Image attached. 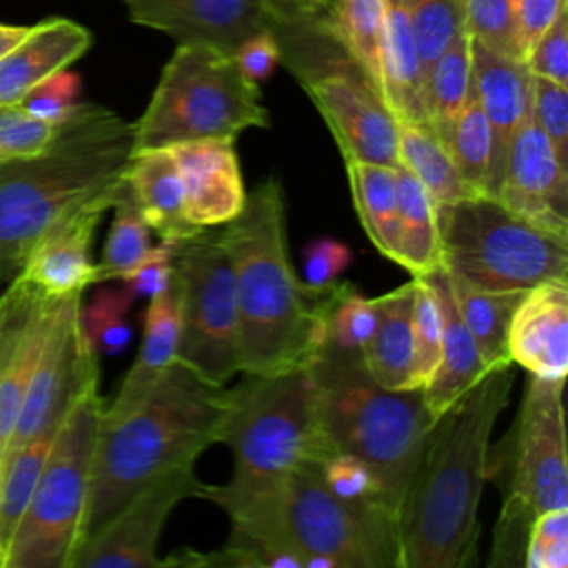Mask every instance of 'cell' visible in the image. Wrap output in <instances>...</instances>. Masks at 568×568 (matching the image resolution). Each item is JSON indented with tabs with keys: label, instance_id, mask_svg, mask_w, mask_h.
Listing matches in <instances>:
<instances>
[{
	"label": "cell",
	"instance_id": "cell-1",
	"mask_svg": "<svg viewBox=\"0 0 568 568\" xmlns=\"http://www.w3.org/2000/svg\"><path fill=\"white\" fill-rule=\"evenodd\" d=\"M513 382V362L497 364L437 417L399 508V568L473 564L479 499L490 475V435Z\"/></svg>",
	"mask_w": 568,
	"mask_h": 568
},
{
	"label": "cell",
	"instance_id": "cell-2",
	"mask_svg": "<svg viewBox=\"0 0 568 568\" xmlns=\"http://www.w3.org/2000/svg\"><path fill=\"white\" fill-rule=\"evenodd\" d=\"M233 266L242 373H280L306 364L322 346L331 286L297 277L288 260L286 206L277 178L246 193L237 217L220 229Z\"/></svg>",
	"mask_w": 568,
	"mask_h": 568
},
{
	"label": "cell",
	"instance_id": "cell-3",
	"mask_svg": "<svg viewBox=\"0 0 568 568\" xmlns=\"http://www.w3.org/2000/svg\"><path fill=\"white\" fill-rule=\"evenodd\" d=\"M224 386L173 362L126 413L98 424L82 539L111 519L140 488L160 475L195 464L217 444Z\"/></svg>",
	"mask_w": 568,
	"mask_h": 568
},
{
	"label": "cell",
	"instance_id": "cell-4",
	"mask_svg": "<svg viewBox=\"0 0 568 568\" xmlns=\"http://www.w3.org/2000/svg\"><path fill=\"white\" fill-rule=\"evenodd\" d=\"M133 122L75 104L38 155L0 164V277L18 273L31 244L60 217L126 180Z\"/></svg>",
	"mask_w": 568,
	"mask_h": 568
},
{
	"label": "cell",
	"instance_id": "cell-5",
	"mask_svg": "<svg viewBox=\"0 0 568 568\" xmlns=\"http://www.w3.org/2000/svg\"><path fill=\"white\" fill-rule=\"evenodd\" d=\"M320 422L333 450L364 462L397 521L435 417L422 388L393 390L373 379L359 351L320 346L308 359Z\"/></svg>",
	"mask_w": 568,
	"mask_h": 568
},
{
	"label": "cell",
	"instance_id": "cell-6",
	"mask_svg": "<svg viewBox=\"0 0 568 568\" xmlns=\"http://www.w3.org/2000/svg\"><path fill=\"white\" fill-rule=\"evenodd\" d=\"M222 393L217 444L233 453L231 481L202 484L200 495L217 506L264 497L306 462L333 453L324 437L317 388L308 362L280 373H242Z\"/></svg>",
	"mask_w": 568,
	"mask_h": 568
},
{
	"label": "cell",
	"instance_id": "cell-7",
	"mask_svg": "<svg viewBox=\"0 0 568 568\" xmlns=\"http://www.w3.org/2000/svg\"><path fill=\"white\" fill-rule=\"evenodd\" d=\"M129 20L180 42L229 55L257 33L273 36L280 62L297 82L351 60L333 33L326 0H122Z\"/></svg>",
	"mask_w": 568,
	"mask_h": 568
},
{
	"label": "cell",
	"instance_id": "cell-8",
	"mask_svg": "<svg viewBox=\"0 0 568 568\" xmlns=\"http://www.w3.org/2000/svg\"><path fill=\"white\" fill-rule=\"evenodd\" d=\"M226 515L240 526H277L304 568H399L397 521L379 506L337 497L317 462L291 470L273 495Z\"/></svg>",
	"mask_w": 568,
	"mask_h": 568
},
{
	"label": "cell",
	"instance_id": "cell-9",
	"mask_svg": "<svg viewBox=\"0 0 568 568\" xmlns=\"http://www.w3.org/2000/svg\"><path fill=\"white\" fill-rule=\"evenodd\" d=\"M271 124L260 84L235 58L197 42H180L164 64L144 113L133 122V153L189 140H237Z\"/></svg>",
	"mask_w": 568,
	"mask_h": 568
},
{
	"label": "cell",
	"instance_id": "cell-10",
	"mask_svg": "<svg viewBox=\"0 0 568 568\" xmlns=\"http://www.w3.org/2000/svg\"><path fill=\"white\" fill-rule=\"evenodd\" d=\"M446 271L484 291H528L546 280H568V240L517 215L490 195H468L437 206Z\"/></svg>",
	"mask_w": 568,
	"mask_h": 568
},
{
	"label": "cell",
	"instance_id": "cell-11",
	"mask_svg": "<svg viewBox=\"0 0 568 568\" xmlns=\"http://www.w3.org/2000/svg\"><path fill=\"white\" fill-rule=\"evenodd\" d=\"M93 375L69 404L16 530L7 568H69L82 541L91 457L104 406Z\"/></svg>",
	"mask_w": 568,
	"mask_h": 568
},
{
	"label": "cell",
	"instance_id": "cell-12",
	"mask_svg": "<svg viewBox=\"0 0 568 568\" xmlns=\"http://www.w3.org/2000/svg\"><path fill=\"white\" fill-rule=\"evenodd\" d=\"M171 266L180 300L178 362L224 386L242 366L233 266L220 226L173 240Z\"/></svg>",
	"mask_w": 568,
	"mask_h": 568
},
{
	"label": "cell",
	"instance_id": "cell-13",
	"mask_svg": "<svg viewBox=\"0 0 568 568\" xmlns=\"http://www.w3.org/2000/svg\"><path fill=\"white\" fill-rule=\"evenodd\" d=\"M564 382L528 373L524 399L513 428L510 475L495 544L506 550L526 546L532 519L550 508L568 506Z\"/></svg>",
	"mask_w": 568,
	"mask_h": 568
},
{
	"label": "cell",
	"instance_id": "cell-14",
	"mask_svg": "<svg viewBox=\"0 0 568 568\" xmlns=\"http://www.w3.org/2000/svg\"><path fill=\"white\" fill-rule=\"evenodd\" d=\"M80 302L82 293L60 297L53 306L47 337L29 379L4 457L44 430L58 428L84 382L100 375L98 351L89 344L82 331Z\"/></svg>",
	"mask_w": 568,
	"mask_h": 568
},
{
	"label": "cell",
	"instance_id": "cell-15",
	"mask_svg": "<svg viewBox=\"0 0 568 568\" xmlns=\"http://www.w3.org/2000/svg\"><path fill=\"white\" fill-rule=\"evenodd\" d=\"M202 481L195 464L173 468L140 488L111 519L84 537L69 568H160L158 544L169 513L197 497Z\"/></svg>",
	"mask_w": 568,
	"mask_h": 568
},
{
	"label": "cell",
	"instance_id": "cell-16",
	"mask_svg": "<svg viewBox=\"0 0 568 568\" xmlns=\"http://www.w3.org/2000/svg\"><path fill=\"white\" fill-rule=\"evenodd\" d=\"M326 122L344 162L397 166V120L353 64L342 62L300 82Z\"/></svg>",
	"mask_w": 568,
	"mask_h": 568
},
{
	"label": "cell",
	"instance_id": "cell-17",
	"mask_svg": "<svg viewBox=\"0 0 568 568\" xmlns=\"http://www.w3.org/2000/svg\"><path fill=\"white\" fill-rule=\"evenodd\" d=\"M495 197L539 229L568 240V164L535 122L532 106L513 133Z\"/></svg>",
	"mask_w": 568,
	"mask_h": 568
},
{
	"label": "cell",
	"instance_id": "cell-18",
	"mask_svg": "<svg viewBox=\"0 0 568 568\" xmlns=\"http://www.w3.org/2000/svg\"><path fill=\"white\" fill-rule=\"evenodd\" d=\"M58 300L20 275L0 295V468Z\"/></svg>",
	"mask_w": 568,
	"mask_h": 568
},
{
	"label": "cell",
	"instance_id": "cell-19",
	"mask_svg": "<svg viewBox=\"0 0 568 568\" xmlns=\"http://www.w3.org/2000/svg\"><path fill=\"white\" fill-rule=\"evenodd\" d=\"M122 186L91 197L49 226L31 244L16 275L29 280L51 297L78 295L89 284H95V264L89 255L91 240L98 222L113 206Z\"/></svg>",
	"mask_w": 568,
	"mask_h": 568
},
{
	"label": "cell",
	"instance_id": "cell-20",
	"mask_svg": "<svg viewBox=\"0 0 568 568\" xmlns=\"http://www.w3.org/2000/svg\"><path fill=\"white\" fill-rule=\"evenodd\" d=\"M470 84L490 126L486 195L495 197L510 140L532 102V73L526 62L497 53L470 38Z\"/></svg>",
	"mask_w": 568,
	"mask_h": 568
},
{
	"label": "cell",
	"instance_id": "cell-21",
	"mask_svg": "<svg viewBox=\"0 0 568 568\" xmlns=\"http://www.w3.org/2000/svg\"><path fill=\"white\" fill-rule=\"evenodd\" d=\"M193 226L213 229L240 215L246 202L235 140L202 138L171 146Z\"/></svg>",
	"mask_w": 568,
	"mask_h": 568
},
{
	"label": "cell",
	"instance_id": "cell-22",
	"mask_svg": "<svg viewBox=\"0 0 568 568\" xmlns=\"http://www.w3.org/2000/svg\"><path fill=\"white\" fill-rule=\"evenodd\" d=\"M506 353L530 375L566 382L568 280H546L521 295L508 322Z\"/></svg>",
	"mask_w": 568,
	"mask_h": 568
},
{
	"label": "cell",
	"instance_id": "cell-23",
	"mask_svg": "<svg viewBox=\"0 0 568 568\" xmlns=\"http://www.w3.org/2000/svg\"><path fill=\"white\" fill-rule=\"evenodd\" d=\"M91 47V33L67 18H51L22 36L0 58V106H16L22 98L51 78L64 71Z\"/></svg>",
	"mask_w": 568,
	"mask_h": 568
},
{
	"label": "cell",
	"instance_id": "cell-24",
	"mask_svg": "<svg viewBox=\"0 0 568 568\" xmlns=\"http://www.w3.org/2000/svg\"><path fill=\"white\" fill-rule=\"evenodd\" d=\"M415 277H422L435 293V300L439 306V320H442L439 364H437L430 382L422 390L428 410L437 419L470 386H475L493 366H488L484 362L473 335L468 333V328L455 306L444 264H439L422 275H415Z\"/></svg>",
	"mask_w": 568,
	"mask_h": 568
},
{
	"label": "cell",
	"instance_id": "cell-25",
	"mask_svg": "<svg viewBox=\"0 0 568 568\" xmlns=\"http://www.w3.org/2000/svg\"><path fill=\"white\" fill-rule=\"evenodd\" d=\"M379 93L397 122H428L424 104V69L406 0H384Z\"/></svg>",
	"mask_w": 568,
	"mask_h": 568
},
{
	"label": "cell",
	"instance_id": "cell-26",
	"mask_svg": "<svg viewBox=\"0 0 568 568\" xmlns=\"http://www.w3.org/2000/svg\"><path fill=\"white\" fill-rule=\"evenodd\" d=\"M180 344V300L173 277L169 286L153 297L144 313V337L135 362L131 364L118 395L111 404L104 402L102 417H118L133 408L166 373V368L178 362Z\"/></svg>",
	"mask_w": 568,
	"mask_h": 568
},
{
	"label": "cell",
	"instance_id": "cell-27",
	"mask_svg": "<svg viewBox=\"0 0 568 568\" xmlns=\"http://www.w3.org/2000/svg\"><path fill=\"white\" fill-rule=\"evenodd\" d=\"M126 186L144 222L160 235V240H182L202 231L186 220L182 178L171 146L131 153Z\"/></svg>",
	"mask_w": 568,
	"mask_h": 568
},
{
	"label": "cell",
	"instance_id": "cell-28",
	"mask_svg": "<svg viewBox=\"0 0 568 568\" xmlns=\"http://www.w3.org/2000/svg\"><path fill=\"white\" fill-rule=\"evenodd\" d=\"M417 280L408 282L375 297L377 324L362 348V359L373 379L386 388H410L413 366V308H415Z\"/></svg>",
	"mask_w": 568,
	"mask_h": 568
},
{
	"label": "cell",
	"instance_id": "cell-29",
	"mask_svg": "<svg viewBox=\"0 0 568 568\" xmlns=\"http://www.w3.org/2000/svg\"><path fill=\"white\" fill-rule=\"evenodd\" d=\"M399 262L410 275H422L442 264L437 202L422 182L402 164L395 166Z\"/></svg>",
	"mask_w": 568,
	"mask_h": 568
},
{
	"label": "cell",
	"instance_id": "cell-30",
	"mask_svg": "<svg viewBox=\"0 0 568 568\" xmlns=\"http://www.w3.org/2000/svg\"><path fill=\"white\" fill-rule=\"evenodd\" d=\"M353 206L371 244L395 264L399 262V222L395 166L375 162H344Z\"/></svg>",
	"mask_w": 568,
	"mask_h": 568
},
{
	"label": "cell",
	"instance_id": "cell-31",
	"mask_svg": "<svg viewBox=\"0 0 568 568\" xmlns=\"http://www.w3.org/2000/svg\"><path fill=\"white\" fill-rule=\"evenodd\" d=\"M446 271V268H444ZM455 306L473 335L484 362L488 366L508 364L506 335L510 315L526 291H484L464 277L446 271Z\"/></svg>",
	"mask_w": 568,
	"mask_h": 568
},
{
	"label": "cell",
	"instance_id": "cell-32",
	"mask_svg": "<svg viewBox=\"0 0 568 568\" xmlns=\"http://www.w3.org/2000/svg\"><path fill=\"white\" fill-rule=\"evenodd\" d=\"M397 158L422 182L437 206L477 195L464 184L448 149L428 122H397Z\"/></svg>",
	"mask_w": 568,
	"mask_h": 568
},
{
	"label": "cell",
	"instance_id": "cell-33",
	"mask_svg": "<svg viewBox=\"0 0 568 568\" xmlns=\"http://www.w3.org/2000/svg\"><path fill=\"white\" fill-rule=\"evenodd\" d=\"M470 93V36L462 27L424 75L426 118L446 146L448 131Z\"/></svg>",
	"mask_w": 568,
	"mask_h": 568
},
{
	"label": "cell",
	"instance_id": "cell-34",
	"mask_svg": "<svg viewBox=\"0 0 568 568\" xmlns=\"http://www.w3.org/2000/svg\"><path fill=\"white\" fill-rule=\"evenodd\" d=\"M60 428V426H58ZM58 428L44 430L18 450L4 457L0 468V568H7V557L20 526V519L29 506L42 464L49 455Z\"/></svg>",
	"mask_w": 568,
	"mask_h": 568
},
{
	"label": "cell",
	"instance_id": "cell-35",
	"mask_svg": "<svg viewBox=\"0 0 568 568\" xmlns=\"http://www.w3.org/2000/svg\"><path fill=\"white\" fill-rule=\"evenodd\" d=\"M384 0H333L331 27L348 58L379 93V36ZM382 98V93H379Z\"/></svg>",
	"mask_w": 568,
	"mask_h": 568
},
{
	"label": "cell",
	"instance_id": "cell-36",
	"mask_svg": "<svg viewBox=\"0 0 568 568\" xmlns=\"http://www.w3.org/2000/svg\"><path fill=\"white\" fill-rule=\"evenodd\" d=\"M111 209L115 213L109 229V237L102 248V257L95 264V284L122 280V275H126L151 248V229L144 222L126 182Z\"/></svg>",
	"mask_w": 568,
	"mask_h": 568
},
{
	"label": "cell",
	"instance_id": "cell-37",
	"mask_svg": "<svg viewBox=\"0 0 568 568\" xmlns=\"http://www.w3.org/2000/svg\"><path fill=\"white\" fill-rule=\"evenodd\" d=\"M375 324V297H364L348 282H335L331 286L322 315V346L362 353Z\"/></svg>",
	"mask_w": 568,
	"mask_h": 568
},
{
	"label": "cell",
	"instance_id": "cell-38",
	"mask_svg": "<svg viewBox=\"0 0 568 568\" xmlns=\"http://www.w3.org/2000/svg\"><path fill=\"white\" fill-rule=\"evenodd\" d=\"M446 149L464 184L473 193L486 195L488 162H490V126L473 91V84L464 106L453 120V126L446 138Z\"/></svg>",
	"mask_w": 568,
	"mask_h": 568
},
{
	"label": "cell",
	"instance_id": "cell-39",
	"mask_svg": "<svg viewBox=\"0 0 568 568\" xmlns=\"http://www.w3.org/2000/svg\"><path fill=\"white\" fill-rule=\"evenodd\" d=\"M415 277V275H413ZM415 308H413V366H410V388H426L437 364L442 348V320L435 293L430 286L415 277Z\"/></svg>",
	"mask_w": 568,
	"mask_h": 568
},
{
	"label": "cell",
	"instance_id": "cell-40",
	"mask_svg": "<svg viewBox=\"0 0 568 568\" xmlns=\"http://www.w3.org/2000/svg\"><path fill=\"white\" fill-rule=\"evenodd\" d=\"M424 75L462 22V0H406Z\"/></svg>",
	"mask_w": 568,
	"mask_h": 568
},
{
	"label": "cell",
	"instance_id": "cell-41",
	"mask_svg": "<svg viewBox=\"0 0 568 568\" xmlns=\"http://www.w3.org/2000/svg\"><path fill=\"white\" fill-rule=\"evenodd\" d=\"M462 22L468 36L484 47L519 58L515 0H462Z\"/></svg>",
	"mask_w": 568,
	"mask_h": 568
},
{
	"label": "cell",
	"instance_id": "cell-42",
	"mask_svg": "<svg viewBox=\"0 0 568 568\" xmlns=\"http://www.w3.org/2000/svg\"><path fill=\"white\" fill-rule=\"evenodd\" d=\"M317 468H320L322 481L337 497L348 499V501L379 506L393 517V513L384 499V493L379 488V481L375 479L373 470L357 457L342 453V450H333L317 462Z\"/></svg>",
	"mask_w": 568,
	"mask_h": 568
},
{
	"label": "cell",
	"instance_id": "cell-43",
	"mask_svg": "<svg viewBox=\"0 0 568 568\" xmlns=\"http://www.w3.org/2000/svg\"><path fill=\"white\" fill-rule=\"evenodd\" d=\"M55 131L58 124L29 115L20 104L0 106V164L42 153Z\"/></svg>",
	"mask_w": 568,
	"mask_h": 568
},
{
	"label": "cell",
	"instance_id": "cell-44",
	"mask_svg": "<svg viewBox=\"0 0 568 568\" xmlns=\"http://www.w3.org/2000/svg\"><path fill=\"white\" fill-rule=\"evenodd\" d=\"M568 566V506L550 508L532 519L524 568H566Z\"/></svg>",
	"mask_w": 568,
	"mask_h": 568
},
{
	"label": "cell",
	"instance_id": "cell-45",
	"mask_svg": "<svg viewBox=\"0 0 568 568\" xmlns=\"http://www.w3.org/2000/svg\"><path fill=\"white\" fill-rule=\"evenodd\" d=\"M532 118L550 140L555 153L568 164V87L532 75Z\"/></svg>",
	"mask_w": 568,
	"mask_h": 568
},
{
	"label": "cell",
	"instance_id": "cell-46",
	"mask_svg": "<svg viewBox=\"0 0 568 568\" xmlns=\"http://www.w3.org/2000/svg\"><path fill=\"white\" fill-rule=\"evenodd\" d=\"M528 71L561 87H568V13L566 9L539 36L524 58Z\"/></svg>",
	"mask_w": 568,
	"mask_h": 568
},
{
	"label": "cell",
	"instance_id": "cell-47",
	"mask_svg": "<svg viewBox=\"0 0 568 568\" xmlns=\"http://www.w3.org/2000/svg\"><path fill=\"white\" fill-rule=\"evenodd\" d=\"M78 75L64 71L53 73L38 87H33L20 102V106L44 122L58 124L62 122L73 109H75V95H78Z\"/></svg>",
	"mask_w": 568,
	"mask_h": 568
},
{
	"label": "cell",
	"instance_id": "cell-48",
	"mask_svg": "<svg viewBox=\"0 0 568 568\" xmlns=\"http://www.w3.org/2000/svg\"><path fill=\"white\" fill-rule=\"evenodd\" d=\"M351 248L333 237H315L302 251L304 282L315 288H326L337 282V277L351 264Z\"/></svg>",
	"mask_w": 568,
	"mask_h": 568
},
{
	"label": "cell",
	"instance_id": "cell-49",
	"mask_svg": "<svg viewBox=\"0 0 568 568\" xmlns=\"http://www.w3.org/2000/svg\"><path fill=\"white\" fill-rule=\"evenodd\" d=\"M173 262V240H160L158 246H151L144 257L122 275V282L133 291L135 297H153L164 291L171 282Z\"/></svg>",
	"mask_w": 568,
	"mask_h": 568
},
{
	"label": "cell",
	"instance_id": "cell-50",
	"mask_svg": "<svg viewBox=\"0 0 568 568\" xmlns=\"http://www.w3.org/2000/svg\"><path fill=\"white\" fill-rule=\"evenodd\" d=\"M564 9L566 0H515V29L521 60Z\"/></svg>",
	"mask_w": 568,
	"mask_h": 568
},
{
	"label": "cell",
	"instance_id": "cell-51",
	"mask_svg": "<svg viewBox=\"0 0 568 568\" xmlns=\"http://www.w3.org/2000/svg\"><path fill=\"white\" fill-rule=\"evenodd\" d=\"M237 67L242 69V73L260 84L262 80H266L275 64L280 62V51H277V44L273 40V36L268 33H257V36H251L248 40H244L237 51L233 53Z\"/></svg>",
	"mask_w": 568,
	"mask_h": 568
},
{
	"label": "cell",
	"instance_id": "cell-52",
	"mask_svg": "<svg viewBox=\"0 0 568 568\" xmlns=\"http://www.w3.org/2000/svg\"><path fill=\"white\" fill-rule=\"evenodd\" d=\"M29 31V27H16V24H0V58L11 49L16 47L22 36Z\"/></svg>",
	"mask_w": 568,
	"mask_h": 568
}]
</instances>
